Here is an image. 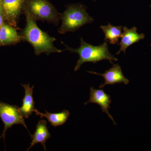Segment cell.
Here are the masks:
<instances>
[{"label":"cell","instance_id":"obj_16","mask_svg":"<svg viewBox=\"0 0 151 151\" xmlns=\"http://www.w3.org/2000/svg\"><path fill=\"white\" fill-rule=\"evenodd\" d=\"M1 8H2V1L1 0H0V9Z\"/></svg>","mask_w":151,"mask_h":151},{"label":"cell","instance_id":"obj_14","mask_svg":"<svg viewBox=\"0 0 151 151\" xmlns=\"http://www.w3.org/2000/svg\"><path fill=\"white\" fill-rule=\"evenodd\" d=\"M101 29L105 35V40L109 41V43L114 45L118 43L119 39L122 37V27L114 26L110 23L106 26H100Z\"/></svg>","mask_w":151,"mask_h":151},{"label":"cell","instance_id":"obj_9","mask_svg":"<svg viewBox=\"0 0 151 151\" xmlns=\"http://www.w3.org/2000/svg\"><path fill=\"white\" fill-rule=\"evenodd\" d=\"M32 139V142L29 148L27 151L30 150L32 147L37 143L42 145L45 151H46L45 143L51 137L47 127V123L45 120H41L39 121L36 126L35 132L33 134H30Z\"/></svg>","mask_w":151,"mask_h":151},{"label":"cell","instance_id":"obj_5","mask_svg":"<svg viewBox=\"0 0 151 151\" xmlns=\"http://www.w3.org/2000/svg\"><path fill=\"white\" fill-rule=\"evenodd\" d=\"M27 7L28 12L39 19L51 21L57 18L56 11L47 0H28Z\"/></svg>","mask_w":151,"mask_h":151},{"label":"cell","instance_id":"obj_7","mask_svg":"<svg viewBox=\"0 0 151 151\" xmlns=\"http://www.w3.org/2000/svg\"><path fill=\"white\" fill-rule=\"evenodd\" d=\"M89 103H95L100 105L103 113H106L109 118L116 125V122L113 117L109 113L110 104L111 103V98L109 94H106L103 89H94L93 87L90 88V98L87 102L84 103L86 105Z\"/></svg>","mask_w":151,"mask_h":151},{"label":"cell","instance_id":"obj_15","mask_svg":"<svg viewBox=\"0 0 151 151\" xmlns=\"http://www.w3.org/2000/svg\"><path fill=\"white\" fill-rule=\"evenodd\" d=\"M3 7L0 9V27L4 24V18H3Z\"/></svg>","mask_w":151,"mask_h":151},{"label":"cell","instance_id":"obj_1","mask_svg":"<svg viewBox=\"0 0 151 151\" xmlns=\"http://www.w3.org/2000/svg\"><path fill=\"white\" fill-rule=\"evenodd\" d=\"M26 14L27 23L24 30V37L32 45L35 54L61 52V50L54 46L55 38L41 30L36 23L33 17L27 10Z\"/></svg>","mask_w":151,"mask_h":151},{"label":"cell","instance_id":"obj_17","mask_svg":"<svg viewBox=\"0 0 151 151\" xmlns=\"http://www.w3.org/2000/svg\"><path fill=\"white\" fill-rule=\"evenodd\" d=\"M93 1H96V0H93Z\"/></svg>","mask_w":151,"mask_h":151},{"label":"cell","instance_id":"obj_11","mask_svg":"<svg viewBox=\"0 0 151 151\" xmlns=\"http://www.w3.org/2000/svg\"><path fill=\"white\" fill-rule=\"evenodd\" d=\"M3 11L6 17L11 21H15L23 7L25 0H1Z\"/></svg>","mask_w":151,"mask_h":151},{"label":"cell","instance_id":"obj_12","mask_svg":"<svg viewBox=\"0 0 151 151\" xmlns=\"http://www.w3.org/2000/svg\"><path fill=\"white\" fill-rule=\"evenodd\" d=\"M45 112V113H42L35 109L34 111L36 115L40 116L41 119L43 118H46L51 126L54 127L61 126L65 124L70 116V112L66 110L58 113H49L46 110Z\"/></svg>","mask_w":151,"mask_h":151},{"label":"cell","instance_id":"obj_10","mask_svg":"<svg viewBox=\"0 0 151 151\" xmlns=\"http://www.w3.org/2000/svg\"><path fill=\"white\" fill-rule=\"evenodd\" d=\"M25 90V95L22 100V105L19 108L24 118L28 119L34 112L35 102L33 97L34 86H30L29 84H22Z\"/></svg>","mask_w":151,"mask_h":151},{"label":"cell","instance_id":"obj_6","mask_svg":"<svg viewBox=\"0 0 151 151\" xmlns=\"http://www.w3.org/2000/svg\"><path fill=\"white\" fill-rule=\"evenodd\" d=\"M92 74L103 76L105 79L104 84L100 85V88H103L107 85H113L119 83H124L125 85L129 84V79L124 76L122 68L118 64H113V66L109 70H105L104 73H97L96 72L88 71Z\"/></svg>","mask_w":151,"mask_h":151},{"label":"cell","instance_id":"obj_2","mask_svg":"<svg viewBox=\"0 0 151 151\" xmlns=\"http://www.w3.org/2000/svg\"><path fill=\"white\" fill-rule=\"evenodd\" d=\"M107 42L105 41L103 44L99 46H94L86 43L81 38L80 46L78 48H70L65 45L66 50L79 55V58L76 65L74 70H78L82 64L86 62L95 63L100 60H106L113 64V61H117L118 59L109 52Z\"/></svg>","mask_w":151,"mask_h":151},{"label":"cell","instance_id":"obj_13","mask_svg":"<svg viewBox=\"0 0 151 151\" xmlns=\"http://www.w3.org/2000/svg\"><path fill=\"white\" fill-rule=\"evenodd\" d=\"M21 39V37L14 28L5 24L0 27V43L2 44L16 43L20 41Z\"/></svg>","mask_w":151,"mask_h":151},{"label":"cell","instance_id":"obj_8","mask_svg":"<svg viewBox=\"0 0 151 151\" xmlns=\"http://www.w3.org/2000/svg\"><path fill=\"white\" fill-rule=\"evenodd\" d=\"M137 29L134 27L131 29L128 28L127 27H123V33L122 40L118 45H120V49L116 54L119 55L122 52L126 53V50L131 45L140 40L145 39L144 34L138 33L137 32Z\"/></svg>","mask_w":151,"mask_h":151},{"label":"cell","instance_id":"obj_4","mask_svg":"<svg viewBox=\"0 0 151 151\" xmlns=\"http://www.w3.org/2000/svg\"><path fill=\"white\" fill-rule=\"evenodd\" d=\"M23 118L18 106L0 101V118L4 125L0 139L5 141L6 131L14 125L21 124L27 129Z\"/></svg>","mask_w":151,"mask_h":151},{"label":"cell","instance_id":"obj_3","mask_svg":"<svg viewBox=\"0 0 151 151\" xmlns=\"http://www.w3.org/2000/svg\"><path fill=\"white\" fill-rule=\"evenodd\" d=\"M62 24L59 30L60 33L74 32L94 19L89 15L86 8L81 5H72L66 9L62 15Z\"/></svg>","mask_w":151,"mask_h":151}]
</instances>
